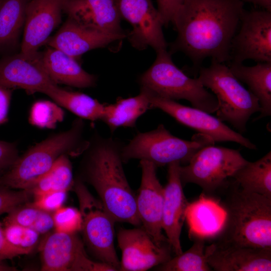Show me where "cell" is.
<instances>
[{"label":"cell","instance_id":"6da1fadb","mask_svg":"<svg viewBox=\"0 0 271 271\" xmlns=\"http://www.w3.org/2000/svg\"><path fill=\"white\" fill-rule=\"evenodd\" d=\"M243 5L239 0H185L172 21L177 36L170 53H184L198 71L207 58L229 61Z\"/></svg>","mask_w":271,"mask_h":271},{"label":"cell","instance_id":"7a4b0ae2","mask_svg":"<svg viewBox=\"0 0 271 271\" xmlns=\"http://www.w3.org/2000/svg\"><path fill=\"white\" fill-rule=\"evenodd\" d=\"M124 145L119 139L104 137L95 130L82 153L81 176L94 188L116 222L139 226L141 223L136 196L123 167L121 151Z\"/></svg>","mask_w":271,"mask_h":271},{"label":"cell","instance_id":"3957f363","mask_svg":"<svg viewBox=\"0 0 271 271\" xmlns=\"http://www.w3.org/2000/svg\"><path fill=\"white\" fill-rule=\"evenodd\" d=\"M229 188L224 223L213 242L271 248V198L244 191L233 180Z\"/></svg>","mask_w":271,"mask_h":271},{"label":"cell","instance_id":"277c9868","mask_svg":"<svg viewBox=\"0 0 271 271\" xmlns=\"http://www.w3.org/2000/svg\"><path fill=\"white\" fill-rule=\"evenodd\" d=\"M84 127L83 119L78 117L68 130L50 136L31 147L0 178V184L10 189H29L62 155H82L88 145V140L83 136Z\"/></svg>","mask_w":271,"mask_h":271},{"label":"cell","instance_id":"5b68a950","mask_svg":"<svg viewBox=\"0 0 271 271\" xmlns=\"http://www.w3.org/2000/svg\"><path fill=\"white\" fill-rule=\"evenodd\" d=\"M156 53L154 63L139 78L141 86L166 98L186 100L192 107L209 113L217 110L216 96L206 89L198 78H191L180 69L167 50Z\"/></svg>","mask_w":271,"mask_h":271},{"label":"cell","instance_id":"8992f818","mask_svg":"<svg viewBox=\"0 0 271 271\" xmlns=\"http://www.w3.org/2000/svg\"><path fill=\"white\" fill-rule=\"evenodd\" d=\"M198 72V78L202 84L210 89L217 98V117L229 123L239 133H244L250 116L260 111L257 98L222 63L211 60L208 67H201Z\"/></svg>","mask_w":271,"mask_h":271},{"label":"cell","instance_id":"52a82bcc","mask_svg":"<svg viewBox=\"0 0 271 271\" xmlns=\"http://www.w3.org/2000/svg\"><path fill=\"white\" fill-rule=\"evenodd\" d=\"M214 142L209 137L199 133L190 141L179 138L160 124L151 131L138 132L127 144H124L121 158L123 162L131 159L147 160L157 167L176 162L186 165L198 151Z\"/></svg>","mask_w":271,"mask_h":271},{"label":"cell","instance_id":"ba28073f","mask_svg":"<svg viewBox=\"0 0 271 271\" xmlns=\"http://www.w3.org/2000/svg\"><path fill=\"white\" fill-rule=\"evenodd\" d=\"M248 162L238 150L210 145L198 151L179 174L183 186L198 185L206 194L224 191L232 181L234 173Z\"/></svg>","mask_w":271,"mask_h":271},{"label":"cell","instance_id":"9c48e42d","mask_svg":"<svg viewBox=\"0 0 271 271\" xmlns=\"http://www.w3.org/2000/svg\"><path fill=\"white\" fill-rule=\"evenodd\" d=\"M73 186L79 203L80 230L84 242L100 262L119 270L120 261L114 244L115 220L80 179L74 182Z\"/></svg>","mask_w":271,"mask_h":271},{"label":"cell","instance_id":"30bf717a","mask_svg":"<svg viewBox=\"0 0 271 271\" xmlns=\"http://www.w3.org/2000/svg\"><path fill=\"white\" fill-rule=\"evenodd\" d=\"M148 89L150 109L162 110L178 122L209 137L214 142H232L249 149H257L248 139L232 129L209 113L182 105L176 100L162 97Z\"/></svg>","mask_w":271,"mask_h":271},{"label":"cell","instance_id":"8fae6325","mask_svg":"<svg viewBox=\"0 0 271 271\" xmlns=\"http://www.w3.org/2000/svg\"><path fill=\"white\" fill-rule=\"evenodd\" d=\"M39 248L43 271H115L104 263L91 260L76 233L55 231L43 240Z\"/></svg>","mask_w":271,"mask_h":271},{"label":"cell","instance_id":"7c38bea8","mask_svg":"<svg viewBox=\"0 0 271 271\" xmlns=\"http://www.w3.org/2000/svg\"><path fill=\"white\" fill-rule=\"evenodd\" d=\"M239 22L240 30L231 42V62L271 63V12L243 10Z\"/></svg>","mask_w":271,"mask_h":271},{"label":"cell","instance_id":"4fadbf2b","mask_svg":"<svg viewBox=\"0 0 271 271\" xmlns=\"http://www.w3.org/2000/svg\"><path fill=\"white\" fill-rule=\"evenodd\" d=\"M121 18L127 21L132 30L126 38L139 50L149 47L156 52L167 50L161 16L151 0H115Z\"/></svg>","mask_w":271,"mask_h":271},{"label":"cell","instance_id":"5bb4252c","mask_svg":"<svg viewBox=\"0 0 271 271\" xmlns=\"http://www.w3.org/2000/svg\"><path fill=\"white\" fill-rule=\"evenodd\" d=\"M117 238L121 251L119 270L145 271L172 257L170 245L157 244L142 226L120 228Z\"/></svg>","mask_w":271,"mask_h":271},{"label":"cell","instance_id":"9a60e30c","mask_svg":"<svg viewBox=\"0 0 271 271\" xmlns=\"http://www.w3.org/2000/svg\"><path fill=\"white\" fill-rule=\"evenodd\" d=\"M142 178L136 205L141 226L159 245L169 244L162 226L164 187L157 175V167L147 160H140Z\"/></svg>","mask_w":271,"mask_h":271},{"label":"cell","instance_id":"2e32d148","mask_svg":"<svg viewBox=\"0 0 271 271\" xmlns=\"http://www.w3.org/2000/svg\"><path fill=\"white\" fill-rule=\"evenodd\" d=\"M56 84L44 68L42 54L22 53L0 60V86L22 88L29 93L41 92Z\"/></svg>","mask_w":271,"mask_h":271},{"label":"cell","instance_id":"e0dca14e","mask_svg":"<svg viewBox=\"0 0 271 271\" xmlns=\"http://www.w3.org/2000/svg\"><path fill=\"white\" fill-rule=\"evenodd\" d=\"M180 165L177 162L167 165V183L164 187L162 220V229L176 255L183 252L180 237L189 205L180 177Z\"/></svg>","mask_w":271,"mask_h":271},{"label":"cell","instance_id":"ac0fdd59","mask_svg":"<svg viewBox=\"0 0 271 271\" xmlns=\"http://www.w3.org/2000/svg\"><path fill=\"white\" fill-rule=\"evenodd\" d=\"M207 263L215 271H270L271 248L213 242L206 246Z\"/></svg>","mask_w":271,"mask_h":271},{"label":"cell","instance_id":"d6986e66","mask_svg":"<svg viewBox=\"0 0 271 271\" xmlns=\"http://www.w3.org/2000/svg\"><path fill=\"white\" fill-rule=\"evenodd\" d=\"M127 34H112L85 26L68 17L66 22L45 44L76 59L84 53L108 46L126 38Z\"/></svg>","mask_w":271,"mask_h":271},{"label":"cell","instance_id":"ffe728a7","mask_svg":"<svg viewBox=\"0 0 271 271\" xmlns=\"http://www.w3.org/2000/svg\"><path fill=\"white\" fill-rule=\"evenodd\" d=\"M64 0H29L26 11L21 53L31 55L49 38L61 20Z\"/></svg>","mask_w":271,"mask_h":271},{"label":"cell","instance_id":"44dd1931","mask_svg":"<svg viewBox=\"0 0 271 271\" xmlns=\"http://www.w3.org/2000/svg\"><path fill=\"white\" fill-rule=\"evenodd\" d=\"M62 11L85 26L109 33L125 34L115 0H64Z\"/></svg>","mask_w":271,"mask_h":271},{"label":"cell","instance_id":"7402d4cb","mask_svg":"<svg viewBox=\"0 0 271 271\" xmlns=\"http://www.w3.org/2000/svg\"><path fill=\"white\" fill-rule=\"evenodd\" d=\"M42 57L45 70L56 84L81 88L96 85V77L85 71L76 59L64 52L50 47L42 53Z\"/></svg>","mask_w":271,"mask_h":271},{"label":"cell","instance_id":"603a6c76","mask_svg":"<svg viewBox=\"0 0 271 271\" xmlns=\"http://www.w3.org/2000/svg\"><path fill=\"white\" fill-rule=\"evenodd\" d=\"M234 76L245 83L248 90L258 101L260 111L256 120L271 115V63L258 62L247 66L231 62L228 66Z\"/></svg>","mask_w":271,"mask_h":271},{"label":"cell","instance_id":"cb8c5ba5","mask_svg":"<svg viewBox=\"0 0 271 271\" xmlns=\"http://www.w3.org/2000/svg\"><path fill=\"white\" fill-rule=\"evenodd\" d=\"M150 109L148 89L141 86L136 96L119 98L114 103H106L101 120L113 133L120 127H135L138 119Z\"/></svg>","mask_w":271,"mask_h":271},{"label":"cell","instance_id":"d4e9b609","mask_svg":"<svg viewBox=\"0 0 271 271\" xmlns=\"http://www.w3.org/2000/svg\"><path fill=\"white\" fill-rule=\"evenodd\" d=\"M44 93L53 100L78 117L94 121L101 120L106 103H102L96 99L80 92L62 89L57 84L50 85Z\"/></svg>","mask_w":271,"mask_h":271},{"label":"cell","instance_id":"484cf974","mask_svg":"<svg viewBox=\"0 0 271 271\" xmlns=\"http://www.w3.org/2000/svg\"><path fill=\"white\" fill-rule=\"evenodd\" d=\"M232 179L242 190L271 198V152L254 162L248 161Z\"/></svg>","mask_w":271,"mask_h":271},{"label":"cell","instance_id":"4316f807","mask_svg":"<svg viewBox=\"0 0 271 271\" xmlns=\"http://www.w3.org/2000/svg\"><path fill=\"white\" fill-rule=\"evenodd\" d=\"M29 0H3L0 5V48L14 44L24 26Z\"/></svg>","mask_w":271,"mask_h":271},{"label":"cell","instance_id":"83f0119b","mask_svg":"<svg viewBox=\"0 0 271 271\" xmlns=\"http://www.w3.org/2000/svg\"><path fill=\"white\" fill-rule=\"evenodd\" d=\"M73 184L72 164L69 156L64 155L28 190L35 196L51 191H67Z\"/></svg>","mask_w":271,"mask_h":271},{"label":"cell","instance_id":"f1b7e54d","mask_svg":"<svg viewBox=\"0 0 271 271\" xmlns=\"http://www.w3.org/2000/svg\"><path fill=\"white\" fill-rule=\"evenodd\" d=\"M205 241L202 237H195L190 248L159 265L160 271H211L205 254Z\"/></svg>","mask_w":271,"mask_h":271},{"label":"cell","instance_id":"f546056e","mask_svg":"<svg viewBox=\"0 0 271 271\" xmlns=\"http://www.w3.org/2000/svg\"><path fill=\"white\" fill-rule=\"evenodd\" d=\"M4 224L15 223L30 228L40 234L45 233L54 227L52 215L33 204L17 207L4 220Z\"/></svg>","mask_w":271,"mask_h":271},{"label":"cell","instance_id":"4dcf8cb0","mask_svg":"<svg viewBox=\"0 0 271 271\" xmlns=\"http://www.w3.org/2000/svg\"><path fill=\"white\" fill-rule=\"evenodd\" d=\"M64 112L56 102L39 100L35 102L30 111V123L42 128H54L64 119Z\"/></svg>","mask_w":271,"mask_h":271},{"label":"cell","instance_id":"1f68e13d","mask_svg":"<svg viewBox=\"0 0 271 271\" xmlns=\"http://www.w3.org/2000/svg\"><path fill=\"white\" fill-rule=\"evenodd\" d=\"M4 231L8 242L14 246L31 252L40 234L34 230L15 223L4 224Z\"/></svg>","mask_w":271,"mask_h":271},{"label":"cell","instance_id":"d6a6232c","mask_svg":"<svg viewBox=\"0 0 271 271\" xmlns=\"http://www.w3.org/2000/svg\"><path fill=\"white\" fill-rule=\"evenodd\" d=\"M55 231L65 233H75L80 230L81 218L79 210L72 207H62L52 215Z\"/></svg>","mask_w":271,"mask_h":271},{"label":"cell","instance_id":"836d02e7","mask_svg":"<svg viewBox=\"0 0 271 271\" xmlns=\"http://www.w3.org/2000/svg\"><path fill=\"white\" fill-rule=\"evenodd\" d=\"M32 195L28 189L14 191L0 184V215L9 213L28 201Z\"/></svg>","mask_w":271,"mask_h":271},{"label":"cell","instance_id":"e575fe53","mask_svg":"<svg viewBox=\"0 0 271 271\" xmlns=\"http://www.w3.org/2000/svg\"><path fill=\"white\" fill-rule=\"evenodd\" d=\"M67 192L51 191L35 196L32 204L45 211L54 212L62 207L66 199Z\"/></svg>","mask_w":271,"mask_h":271},{"label":"cell","instance_id":"d590c367","mask_svg":"<svg viewBox=\"0 0 271 271\" xmlns=\"http://www.w3.org/2000/svg\"><path fill=\"white\" fill-rule=\"evenodd\" d=\"M185 0H157L164 26H168Z\"/></svg>","mask_w":271,"mask_h":271},{"label":"cell","instance_id":"8d00e7d4","mask_svg":"<svg viewBox=\"0 0 271 271\" xmlns=\"http://www.w3.org/2000/svg\"><path fill=\"white\" fill-rule=\"evenodd\" d=\"M29 251L13 246L7 240L3 224L0 222V264L3 260L12 259L20 255L27 254Z\"/></svg>","mask_w":271,"mask_h":271},{"label":"cell","instance_id":"74e56055","mask_svg":"<svg viewBox=\"0 0 271 271\" xmlns=\"http://www.w3.org/2000/svg\"><path fill=\"white\" fill-rule=\"evenodd\" d=\"M18 157L17 148L14 143L0 141V168L3 170L9 168Z\"/></svg>","mask_w":271,"mask_h":271},{"label":"cell","instance_id":"f35d334b","mask_svg":"<svg viewBox=\"0 0 271 271\" xmlns=\"http://www.w3.org/2000/svg\"><path fill=\"white\" fill-rule=\"evenodd\" d=\"M11 98L10 89L0 86V125L8 120Z\"/></svg>","mask_w":271,"mask_h":271},{"label":"cell","instance_id":"ab89813d","mask_svg":"<svg viewBox=\"0 0 271 271\" xmlns=\"http://www.w3.org/2000/svg\"><path fill=\"white\" fill-rule=\"evenodd\" d=\"M243 3L247 2L262 8L264 10L271 12V0H239Z\"/></svg>","mask_w":271,"mask_h":271},{"label":"cell","instance_id":"60d3db41","mask_svg":"<svg viewBox=\"0 0 271 271\" xmlns=\"http://www.w3.org/2000/svg\"><path fill=\"white\" fill-rule=\"evenodd\" d=\"M15 270L13 267H11L8 266H6L4 264H0V271L3 270Z\"/></svg>","mask_w":271,"mask_h":271},{"label":"cell","instance_id":"b9f144b4","mask_svg":"<svg viewBox=\"0 0 271 271\" xmlns=\"http://www.w3.org/2000/svg\"><path fill=\"white\" fill-rule=\"evenodd\" d=\"M3 170L2 169L0 168V174H1V172L3 171Z\"/></svg>","mask_w":271,"mask_h":271},{"label":"cell","instance_id":"7bdbcfd3","mask_svg":"<svg viewBox=\"0 0 271 271\" xmlns=\"http://www.w3.org/2000/svg\"><path fill=\"white\" fill-rule=\"evenodd\" d=\"M2 1H3V0H0V5H1V4Z\"/></svg>","mask_w":271,"mask_h":271}]
</instances>
